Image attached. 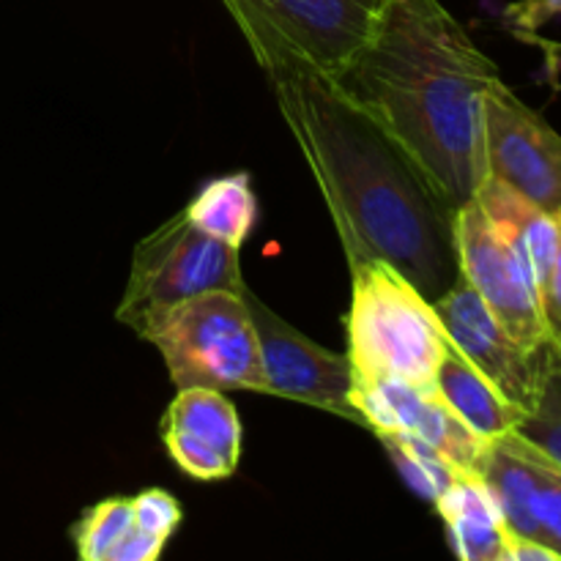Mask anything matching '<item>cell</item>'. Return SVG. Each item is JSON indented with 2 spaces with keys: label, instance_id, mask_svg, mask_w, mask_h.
Wrapping results in <instances>:
<instances>
[{
  "label": "cell",
  "instance_id": "cell-23",
  "mask_svg": "<svg viewBox=\"0 0 561 561\" xmlns=\"http://www.w3.org/2000/svg\"><path fill=\"white\" fill-rule=\"evenodd\" d=\"M164 546H168V540L153 537L151 531L135 526V529H131L129 535L113 548V553H110L107 561H157L162 557Z\"/></svg>",
  "mask_w": 561,
  "mask_h": 561
},
{
  "label": "cell",
  "instance_id": "cell-8",
  "mask_svg": "<svg viewBox=\"0 0 561 561\" xmlns=\"http://www.w3.org/2000/svg\"><path fill=\"white\" fill-rule=\"evenodd\" d=\"M482 137L488 175L561 217V135L520 102L502 77L482 99Z\"/></svg>",
  "mask_w": 561,
  "mask_h": 561
},
{
  "label": "cell",
  "instance_id": "cell-3",
  "mask_svg": "<svg viewBox=\"0 0 561 561\" xmlns=\"http://www.w3.org/2000/svg\"><path fill=\"white\" fill-rule=\"evenodd\" d=\"M351 277L354 296L345 327L356 381L389 376L436 389L449 343L433 301L381 261L356 263Z\"/></svg>",
  "mask_w": 561,
  "mask_h": 561
},
{
  "label": "cell",
  "instance_id": "cell-17",
  "mask_svg": "<svg viewBox=\"0 0 561 561\" xmlns=\"http://www.w3.org/2000/svg\"><path fill=\"white\" fill-rule=\"evenodd\" d=\"M184 214L203 233L241 247L257 222V197L250 175L233 173L208 181L197 197H192Z\"/></svg>",
  "mask_w": 561,
  "mask_h": 561
},
{
  "label": "cell",
  "instance_id": "cell-14",
  "mask_svg": "<svg viewBox=\"0 0 561 561\" xmlns=\"http://www.w3.org/2000/svg\"><path fill=\"white\" fill-rule=\"evenodd\" d=\"M474 201L491 219L493 228L515 247L520 261L529 266L537 290H542L553 266V257H557L559 217L542 211L529 197H524L493 175L482 179Z\"/></svg>",
  "mask_w": 561,
  "mask_h": 561
},
{
  "label": "cell",
  "instance_id": "cell-16",
  "mask_svg": "<svg viewBox=\"0 0 561 561\" xmlns=\"http://www.w3.org/2000/svg\"><path fill=\"white\" fill-rule=\"evenodd\" d=\"M436 392L482 442H496V438L507 436L526 416V411L510 403L453 345L436 370Z\"/></svg>",
  "mask_w": 561,
  "mask_h": 561
},
{
  "label": "cell",
  "instance_id": "cell-7",
  "mask_svg": "<svg viewBox=\"0 0 561 561\" xmlns=\"http://www.w3.org/2000/svg\"><path fill=\"white\" fill-rule=\"evenodd\" d=\"M455 247L460 277L480 294L488 310L526 348H546L540 290L515 247L493 228L477 201L455 208Z\"/></svg>",
  "mask_w": 561,
  "mask_h": 561
},
{
  "label": "cell",
  "instance_id": "cell-9",
  "mask_svg": "<svg viewBox=\"0 0 561 561\" xmlns=\"http://www.w3.org/2000/svg\"><path fill=\"white\" fill-rule=\"evenodd\" d=\"M433 307L442 318L447 343L466 362H471L510 403L529 414L540 400L542 383L557 359L553 345H520L463 277L447 294L438 296Z\"/></svg>",
  "mask_w": 561,
  "mask_h": 561
},
{
  "label": "cell",
  "instance_id": "cell-19",
  "mask_svg": "<svg viewBox=\"0 0 561 561\" xmlns=\"http://www.w3.org/2000/svg\"><path fill=\"white\" fill-rule=\"evenodd\" d=\"M135 526L137 520L135 510H131V499L113 496L93 504L91 510L82 513L75 531H71L77 557L85 561H107L113 548L118 546Z\"/></svg>",
  "mask_w": 561,
  "mask_h": 561
},
{
  "label": "cell",
  "instance_id": "cell-18",
  "mask_svg": "<svg viewBox=\"0 0 561 561\" xmlns=\"http://www.w3.org/2000/svg\"><path fill=\"white\" fill-rule=\"evenodd\" d=\"M378 438L383 442L389 458L394 460L403 480L431 504L453 485L455 477L463 474L438 449L420 442V438L409 436V433H378Z\"/></svg>",
  "mask_w": 561,
  "mask_h": 561
},
{
  "label": "cell",
  "instance_id": "cell-22",
  "mask_svg": "<svg viewBox=\"0 0 561 561\" xmlns=\"http://www.w3.org/2000/svg\"><path fill=\"white\" fill-rule=\"evenodd\" d=\"M540 307H542V321H546L548 340H551L553 351L561 356V217H559V247L553 266L548 272L546 285L540 290Z\"/></svg>",
  "mask_w": 561,
  "mask_h": 561
},
{
  "label": "cell",
  "instance_id": "cell-12",
  "mask_svg": "<svg viewBox=\"0 0 561 561\" xmlns=\"http://www.w3.org/2000/svg\"><path fill=\"white\" fill-rule=\"evenodd\" d=\"M354 405L362 414L367 431L378 433H409L420 442L431 444L460 471H471L480 460L488 442L469 431L455 416V411L438 398L436 389L416 387L403 378H354Z\"/></svg>",
  "mask_w": 561,
  "mask_h": 561
},
{
  "label": "cell",
  "instance_id": "cell-13",
  "mask_svg": "<svg viewBox=\"0 0 561 561\" xmlns=\"http://www.w3.org/2000/svg\"><path fill=\"white\" fill-rule=\"evenodd\" d=\"M159 431L173 463L192 480L217 482L239 471L241 420L219 389H179Z\"/></svg>",
  "mask_w": 561,
  "mask_h": 561
},
{
  "label": "cell",
  "instance_id": "cell-21",
  "mask_svg": "<svg viewBox=\"0 0 561 561\" xmlns=\"http://www.w3.org/2000/svg\"><path fill=\"white\" fill-rule=\"evenodd\" d=\"M131 510H135L137 526L162 540H170L184 518L181 504L162 488H148V491L131 496Z\"/></svg>",
  "mask_w": 561,
  "mask_h": 561
},
{
  "label": "cell",
  "instance_id": "cell-5",
  "mask_svg": "<svg viewBox=\"0 0 561 561\" xmlns=\"http://www.w3.org/2000/svg\"><path fill=\"white\" fill-rule=\"evenodd\" d=\"M272 75L305 69L337 80L370 42L381 0H222Z\"/></svg>",
  "mask_w": 561,
  "mask_h": 561
},
{
  "label": "cell",
  "instance_id": "cell-25",
  "mask_svg": "<svg viewBox=\"0 0 561 561\" xmlns=\"http://www.w3.org/2000/svg\"><path fill=\"white\" fill-rule=\"evenodd\" d=\"M504 561H561L557 551L537 540H526V537H510L507 553Z\"/></svg>",
  "mask_w": 561,
  "mask_h": 561
},
{
  "label": "cell",
  "instance_id": "cell-24",
  "mask_svg": "<svg viewBox=\"0 0 561 561\" xmlns=\"http://www.w3.org/2000/svg\"><path fill=\"white\" fill-rule=\"evenodd\" d=\"M561 14V0H524L507 9V16L524 31H537L540 25L551 22Z\"/></svg>",
  "mask_w": 561,
  "mask_h": 561
},
{
  "label": "cell",
  "instance_id": "cell-26",
  "mask_svg": "<svg viewBox=\"0 0 561 561\" xmlns=\"http://www.w3.org/2000/svg\"><path fill=\"white\" fill-rule=\"evenodd\" d=\"M559 362H561V356H559Z\"/></svg>",
  "mask_w": 561,
  "mask_h": 561
},
{
  "label": "cell",
  "instance_id": "cell-2",
  "mask_svg": "<svg viewBox=\"0 0 561 561\" xmlns=\"http://www.w3.org/2000/svg\"><path fill=\"white\" fill-rule=\"evenodd\" d=\"M499 69L442 0H381L370 42L334 82L414 159L449 208L488 175L482 99Z\"/></svg>",
  "mask_w": 561,
  "mask_h": 561
},
{
  "label": "cell",
  "instance_id": "cell-10",
  "mask_svg": "<svg viewBox=\"0 0 561 561\" xmlns=\"http://www.w3.org/2000/svg\"><path fill=\"white\" fill-rule=\"evenodd\" d=\"M247 307L257 332L263 362V394L299 400L312 409L329 411L365 427L354 405V367L348 354H334L279 318L263 305L250 288H244Z\"/></svg>",
  "mask_w": 561,
  "mask_h": 561
},
{
  "label": "cell",
  "instance_id": "cell-15",
  "mask_svg": "<svg viewBox=\"0 0 561 561\" xmlns=\"http://www.w3.org/2000/svg\"><path fill=\"white\" fill-rule=\"evenodd\" d=\"M433 507L442 515L449 546L460 559L504 561L510 531L480 477L471 471L458 474Z\"/></svg>",
  "mask_w": 561,
  "mask_h": 561
},
{
  "label": "cell",
  "instance_id": "cell-6",
  "mask_svg": "<svg viewBox=\"0 0 561 561\" xmlns=\"http://www.w3.org/2000/svg\"><path fill=\"white\" fill-rule=\"evenodd\" d=\"M239 250L241 247L203 233L179 211L135 247L115 318L142 337L159 316L192 296L208 290L241 294L247 285Z\"/></svg>",
  "mask_w": 561,
  "mask_h": 561
},
{
  "label": "cell",
  "instance_id": "cell-4",
  "mask_svg": "<svg viewBox=\"0 0 561 561\" xmlns=\"http://www.w3.org/2000/svg\"><path fill=\"white\" fill-rule=\"evenodd\" d=\"M142 340L153 343L179 389L263 392V362L244 290H208L170 307Z\"/></svg>",
  "mask_w": 561,
  "mask_h": 561
},
{
  "label": "cell",
  "instance_id": "cell-20",
  "mask_svg": "<svg viewBox=\"0 0 561 561\" xmlns=\"http://www.w3.org/2000/svg\"><path fill=\"white\" fill-rule=\"evenodd\" d=\"M518 436H524L526 442L537 444L542 453L551 455L553 460L561 463V362L559 354L553 359L551 370H548L546 383H542L540 400H537L535 409L524 416L518 427H515Z\"/></svg>",
  "mask_w": 561,
  "mask_h": 561
},
{
  "label": "cell",
  "instance_id": "cell-11",
  "mask_svg": "<svg viewBox=\"0 0 561 561\" xmlns=\"http://www.w3.org/2000/svg\"><path fill=\"white\" fill-rule=\"evenodd\" d=\"M474 474L485 482L510 537L537 540L561 559V463L518 433L488 442Z\"/></svg>",
  "mask_w": 561,
  "mask_h": 561
},
{
  "label": "cell",
  "instance_id": "cell-1",
  "mask_svg": "<svg viewBox=\"0 0 561 561\" xmlns=\"http://www.w3.org/2000/svg\"><path fill=\"white\" fill-rule=\"evenodd\" d=\"M279 113L327 201L348 266L381 261L427 301L460 279L455 211L340 82L272 71Z\"/></svg>",
  "mask_w": 561,
  "mask_h": 561
}]
</instances>
